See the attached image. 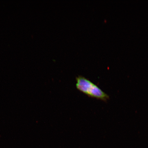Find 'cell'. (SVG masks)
<instances>
[{
    "label": "cell",
    "instance_id": "1",
    "mask_svg": "<svg viewBox=\"0 0 148 148\" xmlns=\"http://www.w3.org/2000/svg\"><path fill=\"white\" fill-rule=\"evenodd\" d=\"M76 87L77 89L88 97L95 98L104 101L110 99L109 96L94 84L84 77L79 76L76 78Z\"/></svg>",
    "mask_w": 148,
    "mask_h": 148
}]
</instances>
